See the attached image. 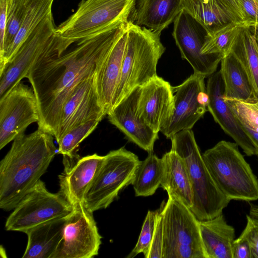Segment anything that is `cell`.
I'll return each mask as SVG.
<instances>
[{
  "mask_svg": "<svg viewBox=\"0 0 258 258\" xmlns=\"http://www.w3.org/2000/svg\"><path fill=\"white\" fill-rule=\"evenodd\" d=\"M54 0H26L24 18L12 44L0 61V73L14 56L22 43L50 14Z\"/></svg>",
  "mask_w": 258,
  "mask_h": 258,
  "instance_id": "cell-27",
  "label": "cell"
},
{
  "mask_svg": "<svg viewBox=\"0 0 258 258\" xmlns=\"http://www.w3.org/2000/svg\"><path fill=\"white\" fill-rule=\"evenodd\" d=\"M233 258H252L251 248L245 231L235 239L232 247Z\"/></svg>",
  "mask_w": 258,
  "mask_h": 258,
  "instance_id": "cell-38",
  "label": "cell"
},
{
  "mask_svg": "<svg viewBox=\"0 0 258 258\" xmlns=\"http://www.w3.org/2000/svg\"><path fill=\"white\" fill-rule=\"evenodd\" d=\"M53 136L38 128L17 137L0 162V208L13 210L46 172L56 149Z\"/></svg>",
  "mask_w": 258,
  "mask_h": 258,
  "instance_id": "cell-2",
  "label": "cell"
},
{
  "mask_svg": "<svg viewBox=\"0 0 258 258\" xmlns=\"http://www.w3.org/2000/svg\"><path fill=\"white\" fill-rule=\"evenodd\" d=\"M26 0H8L7 24L1 61L12 44L22 26L26 11Z\"/></svg>",
  "mask_w": 258,
  "mask_h": 258,
  "instance_id": "cell-32",
  "label": "cell"
},
{
  "mask_svg": "<svg viewBox=\"0 0 258 258\" xmlns=\"http://www.w3.org/2000/svg\"><path fill=\"white\" fill-rule=\"evenodd\" d=\"M159 212V209L156 211H148L137 243L126 256L127 258H133L140 253H143L145 257H147L155 232Z\"/></svg>",
  "mask_w": 258,
  "mask_h": 258,
  "instance_id": "cell-33",
  "label": "cell"
},
{
  "mask_svg": "<svg viewBox=\"0 0 258 258\" xmlns=\"http://www.w3.org/2000/svg\"><path fill=\"white\" fill-rule=\"evenodd\" d=\"M101 119H94L80 124L67 132L57 142L58 153L63 158L73 159L79 157L77 153L80 144L96 128Z\"/></svg>",
  "mask_w": 258,
  "mask_h": 258,
  "instance_id": "cell-30",
  "label": "cell"
},
{
  "mask_svg": "<svg viewBox=\"0 0 258 258\" xmlns=\"http://www.w3.org/2000/svg\"><path fill=\"white\" fill-rule=\"evenodd\" d=\"M247 223L244 229L251 248L252 258H258V220L246 215Z\"/></svg>",
  "mask_w": 258,
  "mask_h": 258,
  "instance_id": "cell-36",
  "label": "cell"
},
{
  "mask_svg": "<svg viewBox=\"0 0 258 258\" xmlns=\"http://www.w3.org/2000/svg\"><path fill=\"white\" fill-rule=\"evenodd\" d=\"M163 171L160 186L172 197L188 208L193 205L192 188L185 163L174 151L165 153L161 158Z\"/></svg>",
  "mask_w": 258,
  "mask_h": 258,
  "instance_id": "cell-21",
  "label": "cell"
},
{
  "mask_svg": "<svg viewBox=\"0 0 258 258\" xmlns=\"http://www.w3.org/2000/svg\"><path fill=\"white\" fill-rule=\"evenodd\" d=\"M228 51L242 64L258 94V44L249 26L240 28Z\"/></svg>",
  "mask_w": 258,
  "mask_h": 258,
  "instance_id": "cell-28",
  "label": "cell"
},
{
  "mask_svg": "<svg viewBox=\"0 0 258 258\" xmlns=\"http://www.w3.org/2000/svg\"><path fill=\"white\" fill-rule=\"evenodd\" d=\"M243 24L244 23L233 22L212 33H208L202 49V53L225 54Z\"/></svg>",
  "mask_w": 258,
  "mask_h": 258,
  "instance_id": "cell-31",
  "label": "cell"
},
{
  "mask_svg": "<svg viewBox=\"0 0 258 258\" xmlns=\"http://www.w3.org/2000/svg\"><path fill=\"white\" fill-rule=\"evenodd\" d=\"M182 8L200 23L208 34L232 22L239 23L230 13L213 1L183 0Z\"/></svg>",
  "mask_w": 258,
  "mask_h": 258,
  "instance_id": "cell-26",
  "label": "cell"
},
{
  "mask_svg": "<svg viewBox=\"0 0 258 258\" xmlns=\"http://www.w3.org/2000/svg\"><path fill=\"white\" fill-rule=\"evenodd\" d=\"M200 230L206 258H233L235 230L227 223L222 214L200 221Z\"/></svg>",
  "mask_w": 258,
  "mask_h": 258,
  "instance_id": "cell-24",
  "label": "cell"
},
{
  "mask_svg": "<svg viewBox=\"0 0 258 258\" xmlns=\"http://www.w3.org/2000/svg\"><path fill=\"white\" fill-rule=\"evenodd\" d=\"M163 171L161 158L150 153L147 157L141 161L132 185L136 197L153 195L160 186Z\"/></svg>",
  "mask_w": 258,
  "mask_h": 258,
  "instance_id": "cell-29",
  "label": "cell"
},
{
  "mask_svg": "<svg viewBox=\"0 0 258 258\" xmlns=\"http://www.w3.org/2000/svg\"><path fill=\"white\" fill-rule=\"evenodd\" d=\"M202 157L217 186L228 199H258V179L236 143L221 141Z\"/></svg>",
  "mask_w": 258,
  "mask_h": 258,
  "instance_id": "cell-5",
  "label": "cell"
},
{
  "mask_svg": "<svg viewBox=\"0 0 258 258\" xmlns=\"http://www.w3.org/2000/svg\"><path fill=\"white\" fill-rule=\"evenodd\" d=\"M182 2L183 0H138L132 13V22L161 34L174 22L181 11Z\"/></svg>",
  "mask_w": 258,
  "mask_h": 258,
  "instance_id": "cell-23",
  "label": "cell"
},
{
  "mask_svg": "<svg viewBox=\"0 0 258 258\" xmlns=\"http://www.w3.org/2000/svg\"><path fill=\"white\" fill-rule=\"evenodd\" d=\"M68 216L39 224L27 230L23 258H52L63 235Z\"/></svg>",
  "mask_w": 258,
  "mask_h": 258,
  "instance_id": "cell-25",
  "label": "cell"
},
{
  "mask_svg": "<svg viewBox=\"0 0 258 258\" xmlns=\"http://www.w3.org/2000/svg\"><path fill=\"white\" fill-rule=\"evenodd\" d=\"M244 24L248 26L258 25V0H239Z\"/></svg>",
  "mask_w": 258,
  "mask_h": 258,
  "instance_id": "cell-37",
  "label": "cell"
},
{
  "mask_svg": "<svg viewBox=\"0 0 258 258\" xmlns=\"http://www.w3.org/2000/svg\"><path fill=\"white\" fill-rule=\"evenodd\" d=\"M136 0H82L76 12L55 32L76 42L128 21Z\"/></svg>",
  "mask_w": 258,
  "mask_h": 258,
  "instance_id": "cell-7",
  "label": "cell"
},
{
  "mask_svg": "<svg viewBox=\"0 0 258 258\" xmlns=\"http://www.w3.org/2000/svg\"><path fill=\"white\" fill-rule=\"evenodd\" d=\"M251 215L253 218L258 220V205H255L253 206L251 211Z\"/></svg>",
  "mask_w": 258,
  "mask_h": 258,
  "instance_id": "cell-42",
  "label": "cell"
},
{
  "mask_svg": "<svg viewBox=\"0 0 258 258\" xmlns=\"http://www.w3.org/2000/svg\"><path fill=\"white\" fill-rule=\"evenodd\" d=\"M250 29L254 34L257 43L258 44V25L249 26Z\"/></svg>",
  "mask_w": 258,
  "mask_h": 258,
  "instance_id": "cell-43",
  "label": "cell"
},
{
  "mask_svg": "<svg viewBox=\"0 0 258 258\" xmlns=\"http://www.w3.org/2000/svg\"><path fill=\"white\" fill-rule=\"evenodd\" d=\"M222 6L230 13L240 23H244V19L239 0H211Z\"/></svg>",
  "mask_w": 258,
  "mask_h": 258,
  "instance_id": "cell-39",
  "label": "cell"
},
{
  "mask_svg": "<svg viewBox=\"0 0 258 258\" xmlns=\"http://www.w3.org/2000/svg\"><path fill=\"white\" fill-rule=\"evenodd\" d=\"M173 24V37L182 58L190 64L194 73L207 77L216 72L223 55L202 53V49L208 34L204 27L183 9Z\"/></svg>",
  "mask_w": 258,
  "mask_h": 258,
  "instance_id": "cell-13",
  "label": "cell"
},
{
  "mask_svg": "<svg viewBox=\"0 0 258 258\" xmlns=\"http://www.w3.org/2000/svg\"><path fill=\"white\" fill-rule=\"evenodd\" d=\"M73 208L52 258H92L98 254L102 236L93 213L87 210L83 204Z\"/></svg>",
  "mask_w": 258,
  "mask_h": 258,
  "instance_id": "cell-12",
  "label": "cell"
},
{
  "mask_svg": "<svg viewBox=\"0 0 258 258\" xmlns=\"http://www.w3.org/2000/svg\"><path fill=\"white\" fill-rule=\"evenodd\" d=\"M171 150L184 160L190 180L193 205L190 210L200 221L222 214L230 200L219 189L203 160L191 130L181 131L170 139Z\"/></svg>",
  "mask_w": 258,
  "mask_h": 258,
  "instance_id": "cell-4",
  "label": "cell"
},
{
  "mask_svg": "<svg viewBox=\"0 0 258 258\" xmlns=\"http://www.w3.org/2000/svg\"><path fill=\"white\" fill-rule=\"evenodd\" d=\"M221 77L224 83V98L245 103L258 101V94L245 69L230 51L220 61Z\"/></svg>",
  "mask_w": 258,
  "mask_h": 258,
  "instance_id": "cell-22",
  "label": "cell"
},
{
  "mask_svg": "<svg viewBox=\"0 0 258 258\" xmlns=\"http://www.w3.org/2000/svg\"><path fill=\"white\" fill-rule=\"evenodd\" d=\"M127 23L80 40L70 49L75 42L55 31L27 77L37 101L38 128L54 137L65 101L80 83L97 74Z\"/></svg>",
  "mask_w": 258,
  "mask_h": 258,
  "instance_id": "cell-1",
  "label": "cell"
},
{
  "mask_svg": "<svg viewBox=\"0 0 258 258\" xmlns=\"http://www.w3.org/2000/svg\"><path fill=\"white\" fill-rule=\"evenodd\" d=\"M203 75L194 73L180 85L173 87L174 109L160 132L168 139L181 131L191 130L208 110L209 96Z\"/></svg>",
  "mask_w": 258,
  "mask_h": 258,
  "instance_id": "cell-11",
  "label": "cell"
},
{
  "mask_svg": "<svg viewBox=\"0 0 258 258\" xmlns=\"http://www.w3.org/2000/svg\"><path fill=\"white\" fill-rule=\"evenodd\" d=\"M162 248L163 217L160 207L151 245L147 258H162Z\"/></svg>",
  "mask_w": 258,
  "mask_h": 258,
  "instance_id": "cell-35",
  "label": "cell"
},
{
  "mask_svg": "<svg viewBox=\"0 0 258 258\" xmlns=\"http://www.w3.org/2000/svg\"><path fill=\"white\" fill-rule=\"evenodd\" d=\"M73 210L72 206L59 191H49L45 183L39 179L7 218L5 228L25 233L39 224L67 216Z\"/></svg>",
  "mask_w": 258,
  "mask_h": 258,
  "instance_id": "cell-9",
  "label": "cell"
},
{
  "mask_svg": "<svg viewBox=\"0 0 258 258\" xmlns=\"http://www.w3.org/2000/svg\"><path fill=\"white\" fill-rule=\"evenodd\" d=\"M104 157L95 153L74 159H63L64 171L58 176L59 192L73 208L83 204L85 195Z\"/></svg>",
  "mask_w": 258,
  "mask_h": 258,
  "instance_id": "cell-19",
  "label": "cell"
},
{
  "mask_svg": "<svg viewBox=\"0 0 258 258\" xmlns=\"http://www.w3.org/2000/svg\"><path fill=\"white\" fill-rule=\"evenodd\" d=\"M140 86L135 88L107 114L109 122L130 141L148 152H153L158 139L155 132L139 115L138 103Z\"/></svg>",
  "mask_w": 258,
  "mask_h": 258,
  "instance_id": "cell-18",
  "label": "cell"
},
{
  "mask_svg": "<svg viewBox=\"0 0 258 258\" xmlns=\"http://www.w3.org/2000/svg\"><path fill=\"white\" fill-rule=\"evenodd\" d=\"M206 91L209 99L207 110L214 120L247 156L256 155L252 140L224 100V86L220 70L209 76Z\"/></svg>",
  "mask_w": 258,
  "mask_h": 258,
  "instance_id": "cell-17",
  "label": "cell"
},
{
  "mask_svg": "<svg viewBox=\"0 0 258 258\" xmlns=\"http://www.w3.org/2000/svg\"><path fill=\"white\" fill-rule=\"evenodd\" d=\"M52 13L29 34L0 73V97L28 76L37 57L55 31Z\"/></svg>",
  "mask_w": 258,
  "mask_h": 258,
  "instance_id": "cell-14",
  "label": "cell"
},
{
  "mask_svg": "<svg viewBox=\"0 0 258 258\" xmlns=\"http://www.w3.org/2000/svg\"><path fill=\"white\" fill-rule=\"evenodd\" d=\"M224 100L243 126L258 133V101L245 103L233 99Z\"/></svg>",
  "mask_w": 258,
  "mask_h": 258,
  "instance_id": "cell-34",
  "label": "cell"
},
{
  "mask_svg": "<svg viewBox=\"0 0 258 258\" xmlns=\"http://www.w3.org/2000/svg\"><path fill=\"white\" fill-rule=\"evenodd\" d=\"M163 217L162 258H206L200 220L189 208L168 197L161 205Z\"/></svg>",
  "mask_w": 258,
  "mask_h": 258,
  "instance_id": "cell-6",
  "label": "cell"
},
{
  "mask_svg": "<svg viewBox=\"0 0 258 258\" xmlns=\"http://www.w3.org/2000/svg\"><path fill=\"white\" fill-rule=\"evenodd\" d=\"M173 109L174 95L169 82L157 75L140 86L138 112L155 132H160Z\"/></svg>",
  "mask_w": 258,
  "mask_h": 258,
  "instance_id": "cell-16",
  "label": "cell"
},
{
  "mask_svg": "<svg viewBox=\"0 0 258 258\" xmlns=\"http://www.w3.org/2000/svg\"><path fill=\"white\" fill-rule=\"evenodd\" d=\"M127 38V24L95 76L96 90L106 115L111 109L119 82Z\"/></svg>",
  "mask_w": 258,
  "mask_h": 258,
  "instance_id": "cell-20",
  "label": "cell"
},
{
  "mask_svg": "<svg viewBox=\"0 0 258 258\" xmlns=\"http://www.w3.org/2000/svg\"><path fill=\"white\" fill-rule=\"evenodd\" d=\"M165 50L160 33L128 21L126 45L111 109L157 76V65Z\"/></svg>",
  "mask_w": 258,
  "mask_h": 258,
  "instance_id": "cell-3",
  "label": "cell"
},
{
  "mask_svg": "<svg viewBox=\"0 0 258 258\" xmlns=\"http://www.w3.org/2000/svg\"><path fill=\"white\" fill-rule=\"evenodd\" d=\"M243 126V125H242ZM249 137L252 140L257 151L256 156L258 157V133L243 126Z\"/></svg>",
  "mask_w": 258,
  "mask_h": 258,
  "instance_id": "cell-41",
  "label": "cell"
},
{
  "mask_svg": "<svg viewBox=\"0 0 258 258\" xmlns=\"http://www.w3.org/2000/svg\"><path fill=\"white\" fill-rule=\"evenodd\" d=\"M37 99L32 87L20 82L0 97V149L38 122Z\"/></svg>",
  "mask_w": 258,
  "mask_h": 258,
  "instance_id": "cell-10",
  "label": "cell"
},
{
  "mask_svg": "<svg viewBox=\"0 0 258 258\" xmlns=\"http://www.w3.org/2000/svg\"><path fill=\"white\" fill-rule=\"evenodd\" d=\"M8 0H0V54L3 50L7 24Z\"/></svg>",
  "mask_w": 258,
  "mask_h": 258,
  "instance_id": "cell-40",
  "label": "cell"
},
{
  "mask_svg": "<svg viewBox=\"0 0 258 258\" xmlns=\"http://www.w3.org/2000/svg\"><path fill=\"white\" fill-rule=\"evenodd\" d=\"M87 191L84 206L91 213L107 208L123 189L132 184L141 162L124 147L110 151Z\"/></svg>",
  "mask_w": 258,
  "mask_h": 258,
  "instance_id": "cell-8",
  "label": "cell"
},
{
  "mask_svg": "<svg viewBox=\"0 0 258 258\" xmlns=\"http://www.w3.org/2000/svg\"><path fill=\"white\" fill-rule=\"evenodd\" d=\"M95 76L80 83L63 104L54 136L57 142L73 127L92 119H102L106 115L96 90Z\"/></svg>",
  "mask_w": 258,
  "mask_h": 258,
  "instance_id": "cell-15",
  "label": "cell"
}]
</instances>
